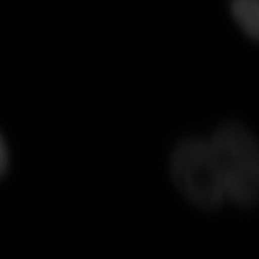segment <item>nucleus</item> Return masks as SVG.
Returning <instances> with one entry per match:
<instances>
[{
	"mask_svg": "<svg viewBox=\"0 0 259 259\" xmlns=\"http://www.w3.org/2000/svg\"><path fill=\"white\" fill-rule=\"evenodd\" d=\"M169 173L178 191L197 209L213 211L226 202L208 139L180 141L170 154Z\"/></svg>",
	"mask_w": 259,
	"mask_h": 259,
	"instance_id": "f03ea898",
	"label": "nucleus"
},
{
	"mask_svg": "<svg viewBox=\"0 0 259 259\" xmlns=\"http://www.w3.org/2000/svg\"><path fill=\"white\" fill-rule=\"evenodd\" d=\"M9 167V150L5 141L0 136V177L5 173Z\"/></svg>",
	"mask_w": 259,
	"mask_h": 259,
	"instance_id": "20e7f679",
	"label": "nucleus"
},
{
	"mask_svg": "<svg viewBox=\"0 0 259 259\" xmlns=\"http://www.w3.org/2000/svg\"><path fill=\"white\" fill-rule=\"evenodd\" d=\"M233 18L252 40L259 36V0H232Z\"/></svg>",
	"mask_w": 259,
	"mask_h": 259,
	"instance_id": "7ed1b4c3",
	"label": "nucleus"
},
{
	"mask_svg": "<svg viewBox=\"0 0 259 259\" xmlns=\"http://www.w3.org/2000/svg\"><path fill=\"white\" fill-rule=\"evenodd\" d=\"M208 141L226 200L251 208L259 197V147L254 135L239 122H227Z\"/></svg>",
	"mask_w": 259,
	"mask_h": 259,
	"instance_id": "f257e3e1",
	"label": "nucleus"
}]
</instances>
